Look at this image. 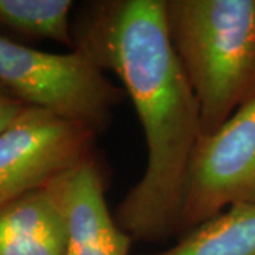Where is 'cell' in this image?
Masks as SVG:
<instances>
[{
    "mask_svg": "<svg viewBox=\"0 0 255 255\" xmlns=\"http://www.w3.org/2000/svg\"><path fill=\"white\" fill-rule=\"evenodd\" d=\"M73 34L77 50L118 77L145 136V170L115 220L132 240L172 237L180 233L187 172L203 132L169 37L166 0L88 1L73 16Z\"/></svg>",
    "mask_w": 255,
    "mask_h": 255,
    "instance_id": "cell-1",
    "label": "cell"
},
{
    "mask_svg": "<svg viewBox=\"0 0 255 255\" xmlns=\"http://www.w3.org/2000/svg\"><path fill=\"white\" fill-rule=\"evenodd\" d=\"M166 23L211 133L255 97V0H166Z\"/></svg>",
    "mask_w": 255,
    "mask_h": 255,
    "instance_id": "cell-2",
    "label": "cell"
},
{
    "mask_svg": "<svg viewBox=\"0 0 255 255\" xmlns=\"http://www.w3.org/2000/svg\"><path fill=\"white\" fill-rule=\"evenodd\" d=\"M0 87L24 105L80 124L97 136L127 97L81 50L47 53L4 36H0Z\"/></svg>",
    "mask_w": 255,
    "mask_h": 255,
    "instance_id": "cell-3",
    "label": "cell"
},
{
    "mask_svg": "<svg viewBox=\"0 0 255 255\" xmlns=\"http://www.w3.org/2000/svg\"><path fill=\"white\" fill-rule=\"evenodd\" d=\"M254 203L255 97L199 139L184 186L180 234L234 206Z\"/></svg>",
    "mask_w": 255,
    "mask_h": 255,
    "instance_id": "cell-4",
    "label": "cell"
},
{
    "mask_svg": "<svg viewBox=\"0 0 255 255\" xmlns=\"http://www.w3.org/2000/svg\"><path fill=\"white\" fill-rule=\"evenodd\" d=\"M97 135L53 112L28 107L0 132V206L48 186L94 153Z\"/></svg>",
    "mask_w": 255,
    "mask_h": 255,
    "instance_id": "cell-5",
    "label": "cell"
},
{
    "mask_svg": "<svg viewBox=\"0 0 255 255\" xmlns=\"http://www.w3.org/2000/svg\"><path fill=\"white\" fill-rule=\"evenodd\" d=\"M65 221V255H130L132 238L119 227L92 153L48 184Z\"/></svg>",
    "mask_w": 255,
    "mask_h": 255,
    "instance_id": "cell-6",
    "label": "cell"
},
{
    "mask_svg": "<svg viewBox=\"0 0 255 255\" xmlns=\"http://www.w3.org/2000/svg\"><path fill=\"white\" fill-rule=\"evenodd\" d=\"M65 221L48 186L0 206V255H65Z\"/></svg>",
    "mask_w": 255,
    "mask_h": 255,
    "instance_id": "cell-7",
    "label": "cell"
},
{
    "mask_svg": "<svg viewBox=\"0 0 255 255\" xmlns=\"http://www.w3.org/2000/svg\"><path fill=\"white\" fill-rule=\"evenodd\" d=\"M157 255H255V203L223 211Z\"/></svg>",
    "mask_w": 255,
    "mask_h": 255,
    "instance_id": "cell-8",
    "label": "cell"
},
{
    "mask_svg": "<svg viewBox=\"0 0 255 255\" xmlns=\"http://www.w3.org/2000/svg\"><path fill=\"white\" fill-rule=\"evenodd\" d=\"M73 9L71 0H0V26L74 50Z\"/></svg>",
    "mask_w": 255,
    "mask_h": 255,
    "instance_id": "cell-9",
    "label": "cell"
},
{
    "mask_svg": "<svg viewBox=\"0 0 255 255\" xmlns=\"http://www.w3.org/2000/svg\"><path fill=\"white\" fill-rule=\"evenodd\" d=\"M27 108V105L0 87V132L10 127Z\"/></svg>",
    "mask_w": 255,
    "mask_h": 255,
    "instance_id": "cell-10",
    "label": "cell"
}]
</instances>
